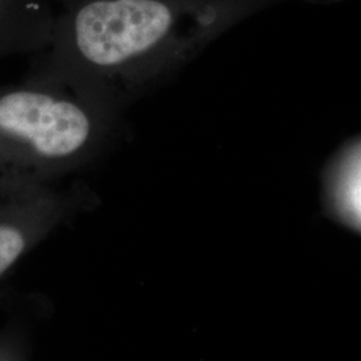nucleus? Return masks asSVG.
Listing matches in <instances>:
<instances>
[{
  "instance_id": "obj_1",
  "label": "nucleus",
  "mask_w": 361,
  "mask_h": 361,
  "mask_svg": "<svg viewBox=\"0 0 361 361\" xmlns=\"http://www.w3.org/2000/svg\"><path fill=\"white\" fill-rule=\"evenodd\" d=\"M106 133L104 104L35 71L0 87V180L43 183L87 162Z\"/></svg>"
},
{
  "instance_id": "obj_2",
  "label": "nucleus",
  "mask_w": 361,
  "mask_h": 361,
  "mask_svg": "<svg viewBox=\"0 0 361 361\" xmlns=\"http://www.w3.org/2000/svg\"><path fill=\"white\" fill-rule=\"evenodd\" d=\"M28 237L25 221L0 216V276L26 250Z\"/></svg>"
},
{
  "instance_id": "obj_3",
  "label": "nucleus",
  "mask_w": 361,
  "mask_h": 361,
  "mask_svg": "<svg viewBox=\"0 0 361 361\" xmlns=\"http://www.w3.org/2000/svg\"><path fill=\"white\" fill-rule=\"evenodd\" d=\"M6 4H7V0H0V61L4 59L7 55H13L15 52H23L26 50H34L37 47V42L34 39L15 35L8 30H6V27L3 25Z\"/></svg>"
}]
</instances>
